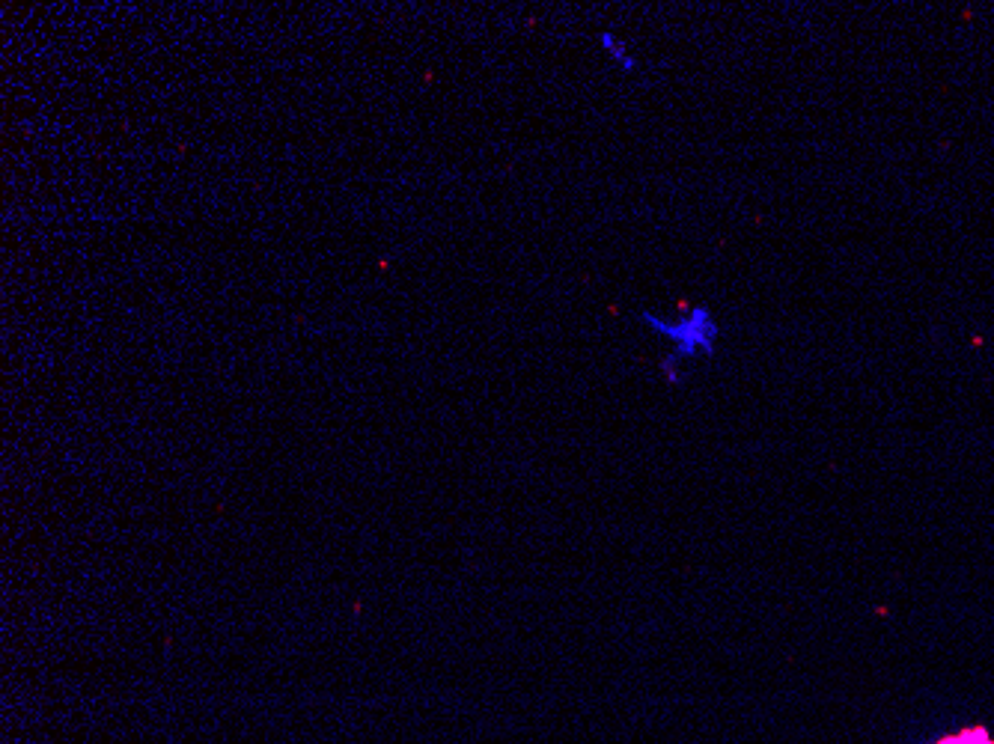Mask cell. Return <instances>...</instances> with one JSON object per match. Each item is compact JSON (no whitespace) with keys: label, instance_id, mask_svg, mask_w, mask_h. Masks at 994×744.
I'll use <instances>...</instances> for the list:
<instances>
[{"label":"cell","instance_id":"2","mask_svg":"<svg viewBox=\"0 0 994 744\" xmlns=\"http://www.w3.org/2000/svg\"><path fill=\"white\" fill-rule=\"evenodd\" d=\"M599 48L601 55H604V60H608L611 67L620 69V72H625V75H632V72L640 69V60H637V55L632 51V45L625 43L616 31H601Z\"/></svg>","mask_w":994,"mask_h":744},{"label":"cell","instance_id":"3","mask_svg":"<svg viewBox=\"0 0 994 744\" xmlns=\"http://www.w3.org/2000/svg\"><path fill=\"white\" fill-rule=\"evenodd\" d=\"M938 744H994L983 730H965V733L953 735V739H944Z\"/></svg>","mask_w":994,"mask_h":744},{"label":"cell","instance_id":"1","mask_svg":"<svg viewBox=\"0 0 994 744\" xmlns=\"http://www.w3.org/2000/svg\"><path fill=\"white\" fill-rule=\"evenodd\" d=\"M640 325L658 343H664V355L658 361V375L670 387L688 382L691 370L711 361L721 349V319L706 304L685 301L673 313L644 310Z\"/></svg>","mask_w":994,"mask_h":744}]
</instances>
